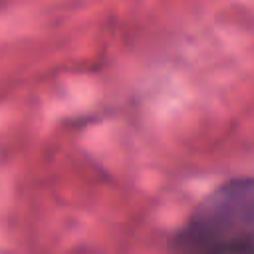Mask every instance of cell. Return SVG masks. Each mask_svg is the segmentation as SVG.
Segmentation results:
<instances>
[{
  "instance_id": "cell-1",
  "label": "cell",
  "mask_w": 254,
  "mask_h": 254,
  "mask_svg": "<svg viewBox=\"0 0 254 254\" xmlns=\"http://www.w3.org/2000/svg\"><path fill=\"white\" fill-rule=\"evenodd\" d=\"M254 181L234 177L210 190L173 234L169 254H252Z\"/></svg>"
}]
</instances>
